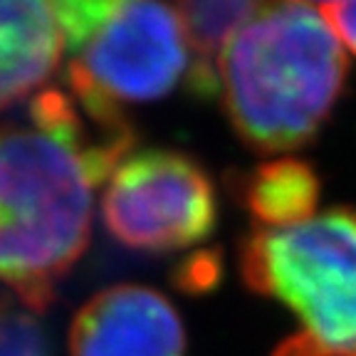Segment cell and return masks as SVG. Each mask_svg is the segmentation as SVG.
Segmentation results:
<instances>
[{"label":"cell","instance_id":"6da1fadb","mask_svg":"<svg viewBox=\"0 0 356 356\" xmlns=\"http://www.w3.org/2000/svg\"><path fill=\"white\" fill-rule=\"evenodd\" d=\"M346 72L344 44L317 6L265 3L220 57L222 109L252 151H295L329 122Z\"/></svg>","mask_w":356,"mask_h":356},{"label":"cell","instance_id":"7a4b0ae2","mask_svg":"<svg viewBox=\"0 0 356 356\" xmlns=\"http://www.w3.org/2000/svg\"><path fill=\"white\" fill-rule=\"evenodd\" d=\"M92 188L67 146L0 122V282L30 312L55 302L60 280L87 250Z\"/></svg>","mask_w":356,"mask_h":356},{"label":"cell","instance_id":"3957f363","mask_svg":"<svg viewBox=\"0 0 356 356\" xmlns=\"http://www.w3.org/2000/svg\"><path fill=\"white\" fill-rule=\"evenodd\" d=\"M238 267L250 292L300 319L273 356H356V208H329L292 228H255L240 240Z\"/></svg>","mask_w":356,"mask_h":356},{"label":"cell","instance_id":"277c9868","mask_svg":"<svg viewBox=\"0 0 356 356\" xmlns=\"http://www.w3.org/2000/svg\"><path fill=\"white\" fill-rule=\"evenodd\" d=\"M77 72L117 104L161 99L188 74L176 8L141 0L52 3Z\"/></svg>","mask_w":356,"mask_h":356},{"label":"cell","instance_id":"5b68a950","mask_svg":"<svg viewBox=\"0 0 356 356\" xmlns=\"http://www.w3.org/2000/svg\"><path fill=\"white\" fill-rule=\"evenodd\" d=\"M102 220L111 238L131 250H186L216 230V188L188 154L136 151L104 184Z\"/></svg>","mask_w":356,"mask_h":356},{"label":"cell","instance_id":"8992f818","mask_svg":"<svg viewBox=\"0 0 356 356\" xmlns=\"http://www.w3.org/2000/svg\"><path fill=\"white\" fill-rule=\"evenodd\" d=\"M70 356H186V329L161 292L111 284L77 309Z\"/></svg>","mask_w":356,"mask_h":356},{"label":"cell","instance_id":"52a82bcc","mask_svg":"<svg viewBox=\"0 0 356 356\" xmlns=\"http://www.w3.org/2000/svg\"><path fill=\"white\" fill-rule=\"evenodd\" d=\"M33 127L60 141L82 163L89 184L102 186L134 154L136 129L114 99L67 67L65 89H42L30 102Z\"/></svg>","mask_w":356,"mask_h":356},{"label":"cell","instance_id":"ba28073f","mask_svg":"<svg viewBox=\"0 0 356 356\" xmlns=\"http://www.w3.org/2000/svg\"><path fill=\"white\" fill-rule=\"evenodd\" d=\"M65 50L52 3L0 0V111L50 82Z\"/></svg>","mask_w":356,"mask_h":356},{"label":"cell","instance_id":"9c48e42d","mask_svg":"<svg viewBox=\"0 0 356 356\" xmlns=\"http://www.w3.org/2000/svg\"><path fill=\"white\" fill-rule=\"evenodd\" d=\"M230 193L248 208L257 228H292L309 220L319 206L322 181L314 166L295 156L267 159L248 173L228 178Z\"/></svg>","mask_w":356,"mask_h":356},{"label":"cell","instance_id":"30bf717a","mask_svg":"<svg viewBox=\"0 0 356 356\" xmlns=\"http://www.w3.org/2000/svg\"><path fill=\"white\" fill-rule=\"evenodd\" d=\"M265 3H248V0H193L178 3L176 15L186 35V44L193 52L188 65V87L198 99H213L220 95V65L222 52L240 30L262 10Z\"/></svg>","mask_w":356,"mask_h":356},{"label":"cell","instance_id":"8fae6325","mask_svg":"<svg viewBox=\"0 0 356 356\" xmlns=\"http://www.w3.org/2000/svg\"><path fill=\"white\" fill-rule=\"evenodd\" d=\"M0 356H52L42 322L6 292H0Z\"/></svg>","mask_w":356,"mask_h":356},{"label":"cell","instance_id":"7c38bea8","mask_svg":"<svg viewBox=\"0 0 356 356\" xmlns=\"http://www.w3.org/2000/svg\"><path fill=\"white\" fill-rule=\"evenodd\" d=\"M222 260L218 250H198L178 262L171 275V282L188 297L208 295L220 284Z\"/></svg>","mask_w":356,"mask_h":356},{"label":"cell","instance_id":"4fadbf2b","mask_svg":"<svg viewBox=\"0 0 356 356\" xmlns=\"http://www.w3.org/2000/svg\"><path fill=\"white\" fill-rule=\"evenodd\" d=\"M319 13L339 42L356 55V3H322Z\"/></svg>","mask_w":356,"mask_h":356}]
</instances>
